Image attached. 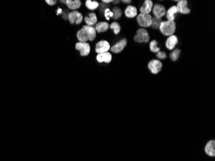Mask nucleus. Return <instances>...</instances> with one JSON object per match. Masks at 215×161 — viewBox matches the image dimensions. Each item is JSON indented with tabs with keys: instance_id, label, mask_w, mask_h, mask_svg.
Wrapping results in <instances>:
<instances>
[{
	"instance_id": "6e6552de",
	"label": "nucleus",
	"mask_w": 215,
	"mask_h": 161,
	"mask_svg": "<svg viewBox=\"0 0 215 161\" xmlns=\"http://www.w3.org/2000/svg\"><path fill=\"white\" fill-rule=\"evenodd\" d=\"M162 63L159 60L153 59L148 63V68L153 74H157L162 69Z\"/></svg>"
},
{
	"instance_id": "4be33fe9",
	"label": "nucleus",
	"mask_w": 215,
	"mask_h": 161,
	"mask_svg": "<svg viewBox=\"0 0 215 161\" xmlns=\"http://www.w3.org/2000/svg\"><path fill=\"white\" fill-rule=\"evenodd\" d=\"M162 22V19H161V18H158L155 17V18H152L151 27H152V28H153L155 29H158V28H159L160 25Z\"/></svg>"
},
{
	"instance_id": "aec40b11",
	"label": "nucleus",
	"mask_w": 215,
	"mask_h": 161,
	"mask_svg": "<svg viewBox=\"0 0 215 161\" xmlns=\"http://www.w3.org/2000/svg\"><path fill=\"white\" fill-rule=\"evenodd\" d=\"M110 27L109 24L105 21H102V22H99L96 24L95 29L96 32L98 33H101V32H104L108 30Z\"/></svg>"
},
{
	"instance_id": "0eeeda50",
	"label": "nucleus",
	"mask_w": 215,
	"mask_h": 161,
	"mask_svg": "<svg viewBox=\"0 0 215 161\" xmlns=\"http://www.w3.org/2000/svg\"><path fill=\"white\" fill-rule=\"evenodd\" d=\"M110 50V45L108 42L106 40H101L95 46V52L98 53H102L108 52Z\"/></svg>"
},
{
	"instance_id": "9b49d317",
	"label": "nucleus",
	"mask_w": 215,
	"mask_h": 161,
	"mask_svg": "<svg viewBox=\"0 0 215 161\" xmlns=\"http://www.w3.org/2000/svg\"><path fill=\"white\" fill-rule=\"evenodd\" d=\"M177 8V10L178 13L184 14H189L191 10L188 7V2L186 0H181V1H178L177 5L176 6Z\"/></svg>"
},
{
	"instance_id": "7c9ffc66",
	"label": "nucleus",
	"mask_w": 215,
	"mask_h": 161,
	"mask_svg": "<svg viewBox=\"0 0 215 161\" xmlns=\"http://www.w3.org/2000/svg\"><path fill=\"white\" fill-rule=\"evenodd\" d=\"M57 13H58V14H61V13H62V10L61 8H59L58 10L57 11Z\"/></svg>"
},
{
	"instance_id": "dca6fc26",
	"label": "nucleus",
	"mask_w": 215,
	"mask_h": 161,
	"mask_svg": "<svg viewBox=\"0 0 215 161\" xmlns=\"http://www.w3.org/2000/svg\"><path fill=\"white\" fill-rule=\"evenodd\" d=\"M206 153L211 156L214 157L215 155V141L212 140L208 142L205 148Z\"/></svg>"
},
{
	"instance_id": "39448f33",
	"label": "nucleus",
	"mask_w": 215,
	"mask_h": 161,
	"mask_svg": "<svg viewBox=\"0 0 215 161\" xmlns=\"http://www.w3.org/2000/svg\"><path fill=\"white\" fill-rule=\"evenodd\" d=\"M68 19L71 24L76 23V25H79L82 23L83 16L82 14L77 11V10H74V11H72L68 14Z\"/></svg>"
},
{
	"instance_id": "1a4fd4ad",
	"label": "nucleus",
	"mask_w": 215,
	"mask_h": 161,
	"mask_svg": "<svg viewBox=\"0 0 215 161\" xmlns=\"http://www.w3.org/2000/svg\"><path fill=\"white\" fill-rule=\"evenodd\" d=\"M127 45V39H122L120 40L119 42H117L115 45H114L112 48H110V50L112 52L115 53H118L121 52L124 48L126 47Z\"/></svg>"
},
{
	"instance_id": "473e14b6",
	"label": "nucleus",
	"mask_w": 215,
	"mask_h": 161,
	"mask_svg": "<svg viewBox=\"0 0 215 161\" xmlns=\"http://www.w3.org/2000/svg\"><path fill=\"white\" fill-rule=\"evenodd\" d=\"M66 2L67 1H61V3H66Z\"/></svg>"
},
{
	"instance_id": "20e7f679",
	"label": "nucleus",
	"mask_w": 215,
	"mask_h": 161,
	"mask_svg": "<svg viewBox=\"0 0 215 161\" xmlns=\"http://www.w3.org/2000/svg\"><path fill=\"white\" fill-rule=\"evenodd\" d=\"M149 36L148 34V31L144 28H139L137 32V34L134 37V40L137 43H148L149 41Z\"/></svg>"
},
{
	"instance_id": "412c9836",
	"label": "nucleus",
	"mask_w": 215,
	"mask_h": 161,
	"mask_svg": "<svg viewBox=\"0 0 215 161\" xmlns=\"http://www.w3.org/2000/svg\"><path fill=\"white\" fill-rule=\"evenodd\" d=\"M86 7H87L89 10H94L98 8L99 6V3L97 1H91V0H87L86 1Z\"/></svg>"
},
{
	"instance_id": "2eb2a0df",
	"label": "nucleus",
	"mask_w": 215,
	"mask_h": 161,
	"mask_svg": "<svg viewBox=\"0 0 215 161\" xmlns=\"http://www.w3.org/2000/svg\"><path fill=\"white\" fill-rule=\"evenodd\" d=\"M84 21L87 25L93 27L98 23V18H97V16L95 13H92L88 14V16H86L84 18Z\"/></svg>"
},
{
	"instance_id": "f8f14e48",
	"label": "nucleus",
	"mask_w": 215,
	"mask_h": 161,
	"mask_svg": "<svg viewBox=\"0 0 215 161\" xmlns=\"http://www.w3.org/2000/svg\"><path fill=\"white\" fill-rule=\"evenodd\" d=\"M97 61L99 63H109L112 61V56L110 52H105L102 53H99L96 57Z\"/></svg>"
},
{
	"instance_id": "c85d7f7f",
	"label": "nucleus",
	"mask_w": 215,
	"mask_h": 161,
	"mask_svg": "<svg viewBox=\"0 0 215 161\" xmlns=\"http://www.w3.org/2000/svg\"><path fill=\"white\" fill-rule=\"evenodd\" d=\"M48 5H50V6H53V5H55L57 3V1L56 0H47L45 2Z\"/></svg>"
},
{
	"instance_id": "7ed1b4c3",
	"label": "nucleus",
	"mask_w": 215,
	"mask_h": 161,
	"mask_svg": "<svg viewBox=\"0 0 215 161\" xmlns=\"http://www.w3.org/2000/svg\"><path fill=\"white\" fill-rule=\"evenodd\" d=\"M138 25L142 27H149L152 25V17L148 14H139L137 18Z\"/></svg>"
},
{
	"instance_id": "5701e85b",
	"label": "nucleus",
	"mask_w": 215,
	"mask_h": 161,
	"mask_svg": "<svg viewBox=\"0 0 215 161\" xmlns=\"http://www.w3.org/2000/svg\"><path fill=\"white\" fill-rule=\"evenodd\" d=\"M110 28L113 30L115 34L116 35L119 34L121 31V26L117 22H113L110 25Z\"/></svg>"
},
{
	"instance_id": "9d476101",
	"label": "nucleus",
	"mask_w": 215,
	"mask_h": 161,
	"mask_svg": "<svg viewBox=\"0 0 215 161\" xmlns=\"http://www.w3.org/2000/svg\"><path fill=\"white\" fill-rule=\"evenodd\" d=\"M153 8V13L156 18H161L166 14V8L162 5L156 4Z\"/></svg>"
},
{
	"instance_id": "f3484780",
	"label": "nucleus",
	"mask_w": 215,
	"mask_h": 161,
	"mask_svg": "<svg viewBox=\"0 0 215 161\" xmlns=\"http://www.w3.org/2000/svg\"><path fill=\"white\" fill-rule=\"evenodd\" d=\"M125 15L127 18H132L137 15V9L135 7L129 5L127 7V8L124 10Z\"/></svg>"
},
{
	"instance_id": "f03ea898",
	"label": "nucleus",
	"mask_w": 215,
	"mask_h": 161,
	"mask_svg": "<svg viewBox=\"0 0 215 161\" xmlns=\"http://www.w3.org/2000/svg\"><path fill=\"white\" fill-rule=\"evenodd\" d=\"M159 29L162 33L168 36H172L176 30V23L174 21H166L161 23Z\"/></svg>"
},
{
	"instance_id": "f257e3e1",
	"label": "nucleus",
	"mask_w": 215,
	"mask_h": 161,
	"mask_svg": "<svg viewBox=\"0 0 215 161\" xmlns=\"http://www.w3.org/2000/svg\"><path fill=\"white\" fill-rule=\"evenodd\" d=\"M97 35V32L93 27L84 25L81 29L78 31L77 38L79 42L87 43L88 41H93Z\"/></svg>"
},
{
	"instance_id": "c756f323",
	"label": "nucleus",
	"mask_w": 215,
	"mask_h": 161,
	"mask_svg": "<svg viewBox=\"0 0 215 161\" xmlns=\"http://www.w3.org/2000/svg\"><path fill=\"white\" fill-rule=\"evenodd\" d=\"M102 2L108 3H110V2H113V0H104V1H102Z\"/></svg>"
},
{
	"instance_id": "b1692460",
	"label": "nucleus",
	"mask_w": 215,
	"mask_h": 161,
	"mask_svg": "<svg viewBox=\"0 0 215 161\" xmlns=\"http://www.w3.org/2000/svg\"><path fill=\"white\" fill-rule=\"evenodd\" d=\"M157 44H158V43H157V41L156 40H153L151 43H150V44H149L150 50H151L153 52H160V48L157 47Z\"/></svg>"
},
{
	"instance_id": "bb28decb",
	"label": "nucleus",
	"mask_w": 215,
	"mask_h": 161,
	"mask_svg": "<svg viewBox=\"0 0 215 161\" xmlns=\"http://www.w3.org/2000/svg\"><path fill=\"white\" fill-rule=\"evenodd\" d=\"M113 13L110 11V8H106L104 10V16L107 20H110V18H113Z\"/></svg>"
},
{
	"instance_id": "a878e982",
	"label": "nucleus",
	"mask_w": 215,
	"mask_h": 161,
	"mask_svg": "<svg viewBox=\"0 0 215 161\" xmlns=\"http://www.w3.org/2000/svg\"><path fill=\"white\" fill-rule=\"evenodd\" d=\"M180 50L179 49H175L173 52H172L171 53H170V58L171 59L172 61H177L179 56H180Z\"/></svg>"
},
{
	"instance_id": "cd10ccee",
	"label": "nucleus",
	"mask_w": 215,
	"mask_h": 161,
	"mask_svg": "<svg viewBox=\"0 0 215 161\" xmlns=\"http://www.w3.org/2000/svg\"><path fill=\"white\" fill-rule=\"evenodd\" d=\"M157 57L158 59H164L166 58V53L164 52H158L157 53Z\"/></svg>"
},
{
	"instance_id": "4468645a",
	"label": "nucleus",
	"mask_w": 215,
	"mask_h": 161,
	"mask_svg": "<svg viewBox=\"0 0 215 161\" xmlns=\"http://www.w3.org/2000/svg\"><path fill=\"white\" fill-rule=\"evenodd\" d=\"M178 38L176 36H170L166 42V46L169 50H173L178 43Z\"/></svg>"
},
{
	"instance_id": "6ab92c4d",
	"label": "nucleus",
	"mask_w": 215,
	"mask_h": 161,
	"mask_svg": "<svg viewBox=\"0 0 215 161\" xmlns=\"http://www.w3.org/2000/svg\"><path fill=\"white\" fill-rule=\"evenodd\" d=\"M66 5H67L68 8L70 10H72L73 11L79 8L81 6V2L79 0H67L66 2Z\"/></svg>"
},
{
	"instance_id": "423d86ee",
	"label": "nucleus",
	"mask_w": 215,
	"mask_h": 161,
	"mask_svg": "<svg viewBox=\"0 0 215 161\" xmlns=\"http://www.w3.org/2000/svg\"><path fill=\"white\" fill-rule=\"evenodd\" d=\"M76 48L80 52L81 56H87L90 52V46L88 43L78 42L76 44Z\"/></svg>"
},
{
	"instance_id": "a211bd4d",
	"label": "nucleus",
	"mask_w": 215,
	"mask_h": 161,
	"mask_svg": "<svg viewBox=\"0 0 215 161\" xmlns=\"http://www.w3.org/2000/svg\"><path fill=\"white\" fill-rule=\"evenodd\" d=\"M178 13L176 6H172L166 12V18L169 21H174L175 19V15Z\"/></svg>"
},
{
	"instance_id": "393cba45",
	"label": "nucleus",
	"mask_w": 215,
	"mask_h": 161,
	"mask_svg": "<svg viewBox=\"0 0 215 161\" xmlns=\"http://www.w3.org/2000/svg\"><path fill=\"white\" fill-rule=\"evenodd\" d=\"M113 18L114 19H117L121 18L122 15V10L118 7H114L113 8Z\"/></svg>"
},
{
	"instance_id": "2f4dec72",
	"label": "nucleus",
	"mask_w": 215,
	"mask_h": 161,
	"mask_svg": "<svg viewBox=\"0 0 215 161\" xmlns=\"http://www.w3.org/2000/svg\"><path fill=\"white\" fill-rule=\"evenodd\" d=\"M122 2H124L125 3H130L132 2V1H130H130H122Z\"/></svg>"
},
{
	"instance_id": "ddd939ff",
	"label": "nucleus",
	"mask_w": 215,
	"mask_h": 161,
	"mask_svg": "<svg viewBox=\"0 0 215 161\" xmlns=\"http://www.w3.org/2000/svg\"><path fill=\"white\" fill-rule=\"evenodd\" d=\"M153 7V4L152 1H151V0H146L143 5L140 8V10H141V13L142 14H149V13H151Z\"/></svg>"
}]
</instances>
